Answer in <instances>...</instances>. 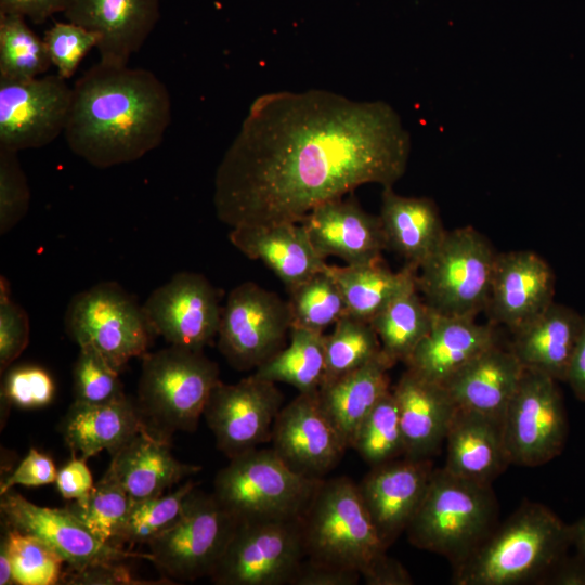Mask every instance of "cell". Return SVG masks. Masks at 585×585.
Instances as JSON below:
<instances>
[{
	"label": "cell",
	"instance_id": "cell-1",
	"mask_svg": "<svg viewBox=\"0 0 585 585\" xmlns=\"http://www.w3.org/2000/svg\"><path fill=\"white\" fill-rule=\"evenodd\" d=\"M411 138L382 101L323 89L256 98L214 176L213 207L231 227L301 223L316 206L406 171Z\"/></svg>",
	"mask_w": 585,
	"mask_h": 585
},
{
	"label": "cell",
	"instance_id": "cell-2",
	"mask_svg": "<svg viewBox=\"0 0 585 585\" xmlns=\"http://www.w3.org/2000/svg\"><path fill=\"white\" fill-rule=\"evenodd\" d=\"M170 122V93L154 73L99 62L73 87L63 134L75 155L105 169L158 147Z\"/></svg>",
	"mask_w": 585,
	"mask_h": 585
},
{
	"label": "cell",
	"instance_id": "cell-3",
	"mask_svg": "<svg viewBox=\"0 0 585 585\" xmlns=\"http://www.w3.org/2000/svg\"><path fill=\"white\" fill-rule=\"evenodd\" d=\"M571 546V525L545 505L525 502L454 568L453 583H540Z\"/></svg>",
	"mask_w": 585,
	"mask_h": 585
},
{
	"label": "cell",
	"instance_id": "cell-4",
	"mask_svg": "<svg viewBox=\"0 0 585 585\" xmlns=\"http://www.w3.org/2000/svg\"><path fill=\"white\" fill-rule=\"evenodd\" d=\"M498 506L491 484L434 469L406 533L417 548L465 561L497 525Z\"/></svg>",
	"mask_w": 585,
	"mask_h": 585
},
{
	"label": "cell",
	"instance_id": "cell-5",
	"mask_svg": "<svg viewBox=\"0 0 585 585\" xmlns=\"http://www.w3.org/2000/svg\"><path fill=\"white\" fill-rule=\"evenodd\" d=\"M219 381V367L204 350L169 344L143 355L136 404L150 429L170 439L197 428Z\"/></svg>",
	"mask_w": 585,
	"mask_h": 585
},
{
	"label": "cell",
	"instance_id": "cell-6",
	"mask_svg": "<svg viewBox=\"0 0 585 585\" xmlns=\"http://www.w3.org/2000/svg\"><path fill=\"white\" fill-rule=\"evenodd\" d=\"M307 559L362 572L387 548L366 510L358 483L348 477L317 485L302 517Z\"/></svg>",
	"mask_w": 585,
	"mask_h": 585
},
{
	"label": "cell",
	"instance_id": "cell-7",
	"mask_svg": "<svg viewBox=\"0 0 585 585\" xmlns=\"http://www.w3.org/2000/svg\"><path fill=\"white\" fill-rule=\"evenodd\" d=\"M321 481L294 471L273 448L256 447L218 471L212 495L237 522L297 519Z\"/></svg>",
	"mask_w": 585,
	"mask_h": 585
},
{
	"label": "cell",
	"instance_id": "cell-8",
	"mask_svg": "<svg viewBox=\"0 0 585 585\" xmlns=\"http://www.w3.org/2000/svg\"><path fill=\"white\" fill-rule=\"evenodd\" d=\"M497 253L471 226L446 231L418 268L417 289L435 314L476 318L485 311Z\"/></svg>",
	"mask_w": 585,
	"mask_h": 585
},
{
	"label": "cell",
	"instance_id": "cell-9",
	"mask_svg": "<svg viewBox=\"0 0 585 585\" xmlns=\"http://www.w3.org/2000/svg\"><path fill=\"white\" fill-rule=\"evenodd\" d=\"M65 330L79 346L99 351L121 370L147 353L156 336L143 306L117 283H99L73 297L65 313Z\"/></svg>",
	"mask_w": 585,
	"mask_h": 585
},
{
	"label": "cell",
	"instance_id": "cell-10",
	"mask_svg": "<svg viewBox=\"0 0 585 585\" xmlns=\"http://www.w3.org/2000/svg\"><path fill=\"white\" fill-rule=\"evenodd\" d=\"M306 558L301 518L240 521L209 577L217 585H291Z\"/></svg>",
	"mask_w": 585,
	"mask_h": 585
},
{
	"label": "cell",
	"instance_id": "cell-11",
	"mask_svg": "<svg viewBox=\"0 0 585 585\" xmlns=\"http://www.w3.org/2000/svg\"><path fill=\"white\" fill-rule=\"evenodd\" d=\"M236 524L212 494L195 487L179 519L147 544L150 561L166 578L195 581L210 576Z\"/></svg>",
	"mask_w": 585,
	"mask_h": 585
},
{
	"label": "cell",
	"instance_id": "cell-12",
	"mask_svg": "<svg viewBox=\"0 0 585 585\" xmlns=\"http://www.w3.org/2000/svg\"><path fill=\"white\" fill-rule=\"evenodd\" d=\"M557 380L523 369L503 417V435L510 464L536 467L561 454L568 419Z\"/></svg>",
	"mask_w": 585,
	"mask_h": 585
},
{
	"label": "cell",
	"instance_id": "cell-13",
	"mask_svg": "<svg viewBox=\"0 0 585 585\" xmlns=\"http://www.w3.org/2000/svg\"><path fill=\"white\" fill-rule=\"evenodd\" d=\"M290 328L287 301L245 282L230 291L222 308L218 347L234 368H257L285 347Z\"/></svg>",
	"mask_w": 585,
	"mask_h": 585
},
{
	"label": "cell",
	"instance_id": "cell-14",
	"mask_svg": "<svg viewBox=\"0 0 585 585\" xmlns=\"http://www.w3.org/2000/svg\"><path fill=\"white\" fill-rule=\"evenodd\" d=\"M73 88L57 74L29 80L0 78V147L39 148L64 133Z\"/></svg>",
	"mask_w": 585,
	"mask_h": 585
},
{
	"label": "cell",
	"instance_id": "cell-15",
	"mask_svg": "<svg viewBox=\"0 0 585 585\" xmlns=\"http://www.w3.org/2000/svg\"><path fill=\"white\" fill-rule=\"evenodd\" d=\"M283 401L275 382L251 374L236 384L220 380L208 398L203 416L217 447L232 458L271 441Z\"/></svg>",
	"mask_w": 585,
	"mask_h": 585
},
{
	"label": "cell",
	"instance_id": "cell-16",
	"mask_svg": "<svg viewBox=\"0 0 585 585\" xmlns=\"http://www.w3.org/2000/svg\"><path fill=\"white\" fill-rule=\"evenodd\" d=\"M143 309L155 335L170 346L204 350L218 337V291L202 274H174L148 296Z\"/></svg>",
	"mask_w": 585,
	"mask_h": 585
},
{
	"label": "cell",
	"instance_id": "cell-17",
	"mask_svg": "<svg viewBox=\"0 0 585 585\" xmlns=\"http://www.w3.org/2000/svg\"><path fill=\"white\" fill-rule=\"evenodd\" d=\"M4 525L35 535L54 548L72 570L131 558L151 559L150 554L133 552L103 543L66 507L50 508L34 504L12 490L0 495Z\"/></svg>",
	"mask_w": 585,
	"mask_h": 585
},
{
	"label": "cell",
	"instance_id": "cell-18",
	"mask_svg": "<svg viewBox=\"0 0 585 585\" xmlns=\"http://www.w3.org/2000/svg\"><path fill=\"white\" fill-rule=\"evenodd\" d=\"M272 448L294 471L323 479L348 446L322 408L317 392L299 393L283 406L274 421Z\"/></svg>",
	"mask_w": 585,
	"mask_h": 585
},
{
	"label": "cell",
	"instance_id": "cell-19",
	"mask_svg": "<svg viewBox=\"0 0 585 585\" xmlns=\"http://www.w3.org/2000/svg\"><path fill=\"white\" fill-rule=\"evenodd\" d=\"M433 470L430 459L404 457L373 466L358 483L362 500L387 549L406 531Z\"/></svg>",
	"mask_w": 585,
	"mask_h": 585
},
{
	"label": "cell",
	"instance_id": "cell-20",
	"mask_svg": "<svg viewBox=\"0 0 585 585\" xmlns=\"http://www.w3.org/2000/svg\"><path fill=\"white\" fill-rule=\"evenodd\" d=\"M555 286L552 269L537 253L498 252L485 308L489 322L514 332L555 301Z\"/></svg>",
	"mask_w": 585,
	"mask_h": 585
},
{
	"label": "cell",
	"instance_id": "cell-21",
	"mask_svg": "<svg viewBox=\"0 0 585 585\" xmlns=\"http://www.w3.org/2000/svg\"><path fill=\"white\" fill-rule=\"evenodd\" d=\"M63 15L99 36V62L128 65L158 23L160 0H66Z\"/></svg>",
	"mask_w": 585,
	"mask_h": 585
},
{
	"label": "cell",
	"instance_id": "cell-22",
	"mask_svg": "<svg viewBox=\"0 0 585 585\" xmlns=\"http://www.w3.org/2000/svg\"><path fill=\"white\" fill-rule=\"evenodd\" d=\"M301 223L323 259L335 256L349 265L365 264L381 260L387 249L379 216L365 211L352 196L316 206Z\"/></svg>",
	"mask_w": 585,
	"mask_h": 585
},
{
	"label": "cell",
	"instance_id": "cell-23",
	"mask_svg": "<svg viewBox=\"0 0 585 585\" xmlns=\"http://www.w3.org/2000/svg\"><path fill=\"white\" fill-rule=\"evenodd\" d=\"M229 239L249 259L262 261L288 290L328 266L302 223L236 226Z\"/></svg>",
	"mask_w": 585,
	"mask_h": 585
},
{
	"label": "cell",
	"instance_id": "cell-24",
	"mask_svg": "<svg viewBox=\"0 0 585 585\" xmlns=\"http://www.w3.org/2000/svg\"><path fill=\"white\" fill-rule=\"evenodd\" d=\"M404 439V457L430 459L445 442L456 405L443 385L406 368L392 389Z\"/></svg>",
	"mask_w": 585,
	"mask_h": 585
},
{
	"label": "cell",
	"instance_id": "cell-25",
	"mask_svg": "<svg viewBox=\"0 0 585 585\" xmlns=\"http://www.w3.org/2000/svg\"><path fill=\"white\" fill-rule=\"evenodd\" d=\"M496 325L435 314L431 329L405 362L417 375L444 385L454 374L498 343Z\"/></svg>",
	"mask_w": 585,
	"mask_h": 585
},
{
	"label": "cell",
	"instance_id": "cell-26",
	"mask_svg": "<svg viewBox=\"0 0 585 585\" xmlns=\"http://www.w3.org/2000/svg\"><path fill=\"white\" fill-rule=\"evenodd\" d=\"M202 469L178 460L171 454L169 439L146 429L112 453L105 474L117 481L132 500H142L162 495Z\"/></svg>",
	"mask_w": 585,
	"mask_h": 585
},
{
	"label": "cell",
	"instance_id": "cell-27",
	"mask_svg": "<svg viewBox=\"0 0 585 585\" xmlns=\"http://www.w3.org/2000/svg\"><path fill=\"white\" fill-rule=\"evenodd\" d=\"M582 324V314L554 301L542 313L511 332L509 349L523 368L566 382Z\"/></svg>",
	"mask_w": 585,
	"mask_h": 585
},
{
	"label": "cell",
	"instance_id": "cell-28",
	"mask_svg": "<svg viewBox=\"0 0 585 585\" xmlns=\"http://www.w3.org/2000/svg\"><path fill=\"white\" fill-rule=\"evenodd\" d=\"M445 442L443 468L457 477L492 484L510 465L500 419L456 406Z\"/></svg>",
	"mask_w": 585,
	"mask_h": 585
},
{
	"label": "cell",
	"instance_id": "cell-29",
	"mask_svg": "<svg viewBox=\"0 0 585 585\" xmlns=\"http://www.w3.org/2000/svg\"><path fill=\"white\" fill-rule=\"evenodd\" d=\"M523 369L510 349L497 343L470 361L443 386L457 407L503 420Z\"/></svg>",
	"mask_w": 585,
	"mask_h": 585
},
{
	"label": "cell",
	"instance_id": "cell-30",
	"mask_svg": "<svg viewBox=\"0 0 585 585\" xmlns=\"http://www.w3.org/2000/svg\"><path fill=\"white\" fill-rule=\"evenodd\" d=\"M61 427L72 453L79 452L86 459L105 450L112 454L139 432L150 429L136 402L126 394L101 404L74 402Z\"/></svg>",
	"mask_w": 585,
	"mask_h": 585
},
{
	"label": "cell",
	"instance_id": "cell-31",
	"mask_svg": "<svg viewBox=\"0 0 585 585\" xmlns=\"http://www.w3.org/2000/svg\"><path fill=\"white\" fill-rule=\"evenodd\" d=\"M382 188L378 216L387 249L418 270L446 234L439 209L430 198L402 196L392 186Z\"/></svg>",
	"mask_w": 585,
	"mask_h": 585
},
{
	"label": "cell",
	"instance_id": "cell-32",
	"mask_svg": "<svg viewBox=\"0 0 585 585\" xmlns=\"http://www.w3.org/2000/svg\"><path fill=\"white\" fill-rule=\"evenodd\" d=\"M392 366L380 353L366 365L323 384L318 389L320 404L348 448L361 422L391 389L388 372Z\"/></svg>",
	"mask_w": 585,
	"mask_h": 585
},
{
	"label": "cell",
	"instance_id": "cell-33",
	"mask_svg": "<svg viewBox=\"0 0 585 585\" xmlns=\"http://www.w3.org/2000/svg\"><path fill=\"white\" fill-rule=\"evenodd\" d=\"M346 302L348 315L370 322L393 299L416 285L417 270L392 272L381 260L346 266L328 265Z\"/></svg>",
	"mask_w": 585,
	"mask_h": 585
},
{
	"label": "cell",
	"instance_id": "cell-34",
	"mask_svg": "<svg viewBox=\"0 0 585 585\" xmlns=\"http://www.w3.org/2000/svg\"><path fill=\"white\" fill-rule=\"evenodd\" d=\"M435 313L413 286L393 299L369 322L381 353L394 365L405 363L432 327Z\"/></svg>",
	"mask_w": 585,
	"mask_h": 585
},
{
	"label": "cell",
	"instance_id": "cell-35",
	"mask_svg": "<svg viewBox=\"0 0 585 585\" xmlns=\"http://www.w3.org/2000/svg\"><path fill=\"white\" fill-rule=\"evenodd\" d=\"M290 342L256 368L255 376L295 387L299 393L317 392L325 375V334L290 328Z\"/></svg>",
	"mask_w": 585,
	"mask_h": 585
},
{
	"label": "cell",
	"instance_id": "cell-36",
	"mask_svg": "<svg viewBox=\"0 0 585 585\" xmlns=\"http://www.w3.org/2000/svg\"><path fill=\"white\" fill-rule=\"evenodd\" d=\"M288 291L291 328L324 333L348 314L342 294L328 266Z\"/></svg>",
	"mask_w": 585,
	"mask_h": 585
},
{
	"label": "cell",
	"instance_id": "cell-37",
	"mask_svg": "<svg viewBox=\"0 0 585 585\" xmlns=\"http://www.w3.org/2000/svg\"><path fill=\"white\" fill-rule=\"evenodd\" d=\"M52 66L43 38L17 14L0 13V78L29 80Z\"/></svg>",
	"mask_w": 585,
	"mask_h": 585
},
{
	"label": "cell",
	"instance_id": "cell-38",
	"mask_svg": "<svg viewBox=\"0 0 585 585\" xmlns=\"http://www.w3.org/2000/svg\"><path fill=\"white\" fill-rule=\"evenodd\" d=\"M380 353L381 344L372 324L344 315L334 325L333 332L325 335L322 385L366 365Z\"/></svg>",
	"mask_w": 585,
	"mask_h": 585
},
{
	"label": "cell",
	"instance_id": "cell-39",
	"mask_svg": "<svg viewBox=\"0 0 585 585\" xmlns=\"http://www.w3.org/2000/svg\"><path fill=\"white\" fill-rule=\"evenodd\" d=\"M132 503L123 487L104 473L86 497L74 500L66 508L98 540L115 545Z\"/></svg>",
	"mask_w": 585,
	"mask_h": 585
},
{
	"label": "cell",
	"instance_id": "cell-40",
	"mask_svg": "<svg viewBox=\"0 0 585 585\" xmlns=\"http://www.w3.org/2000/svg\"><path fill=\"white\" fill-rule=\"evenodd\" d=\"M350 448L355 450L372 467L404 456V439L392 389L361 422Z\"/></svg>",
	"mask_w": 585,
	"mask_h": 585
},
{
	"label": "cell",
	"instance_id": "cell-41",
	"mask_svg": "<svg viewBox=\"0 0 585 585\" xmlns=\"http://www.w3.org/2000/svg\"><path fill=\"white\" fill-rule=\"evenodd\" d=\"M195 487L196 484L187 480L167 495L133 500L115 545L122 547V544L152 542L179 519L188 495Z\"/></svg>",
	"mask_w": 585,
	"mask_h": 585
},
{
	"label": "cell",
	"instance_id": "cell-42",
	"mask_svg": "<svg viewBox=\"0 0 585 585\" xmlns=\"http://www.w3.org/2000/svg\"><path fill=\"white\" fill-rule=\"evenodd\" d=\"M15 584L55 585L62 577L61 555L41 538L5 525Z\"/></svg>",
	"mask_w": 585,
	"mask_h": 585
},
{
	"label": "cell",
	"instance_id": "cell-43",
	"mask_svg": "<svg viewBox=\"0 0 585 585\" xmlns=\"http://www.w3.org/2000/svg\"><path fill=\"white\" fill-rule=\"evenodd\" d=\"M80 351L73 368L74 402L101 404L125 395L119 372L89 346Z\"/></svg>",
	"mask_w": 585,
	"mask_h": 585
},
{
	"label": "cell",
	"instance_id": "cell-44",
	"mask_svg": "<svg viewBox=\"0 0 585 585\" xmlns=\"http://www.w3.org/2000/svg\"><path fill=\"white\" fill-rule=\"evenodd\" d=\"M43 41L56 74L67 80L88 52L98 47L99 36L67 21L54 23L44 32Z\"/></svg>",
	"mask_w": 585,
	"mask_h": 585
},
{
	"label": "cell",
	"instance_id": "cell-45",
	"mask_svg": "<svg viewBox=\"0 0 585 585\" xmlns=\"http://www.w3.org/2000/svg\"><path fill=\"white\" fill-rule=\"evenodd\" d=\"M30 188L17 152L0 147V234L10 232L26 216Z\"/></svg>",
	"mask_w": 585,
	"mask_h": 585
},
{
	"label": "cell",
	"instance_id": "cell-46",
	"mask_svg": "<svg viewBox=\"0 0 585 585\" xmlns=\"http://www.w3.org/2000/svg\"><path fill=\"white\" fill-rule=\"evenodd\" d=\"M55 393L54 380L40 366L23 365L12 368L4 378L1 401L24 410L49 405Z\"/></svg>",
	"mask_w": 585,
	"mask_h": 585
},
{
	"label": "cell",
	"instance_id": "cell-47",
	"mask_svg": "<svg viewBox=\"0 0 585 585\" xmlns=\"http://www.w3.org/2000/svg\"><path fill=\"white\" fill-rule=\"evenodd\" d=\"M30 324L26 311L11 298L9 281L0 278V369L21 355L29 341Z\"/></svg>",
	"mask_w": 585,
	"mask_h": 585
},
{
	"label": "cell",
	"instance_id": "cell-48",
	"mask_svg": "<svg viewBox=\"0 0 585 585\" xmlns=\"http://www.w3.org/2000/svg\"><path fill=\"white\" fill-rule=\"evenodd\" d=\"M57 472L50 456L30 447L15 470L1 482L0 495L15 485L42 486L55 483Z\"/></svg>",
	"mask_w": 585,
	"mask_h": 585
},
{
	"label": "cell",
	"instance_id": "cell-49",
	"mask_svg": "<svg viewBox=\"0 0 585 585\" xmlns=\"http://www.w3.org/2000/svg\"><path fill=\"white\" fill-rule=\"evenodd\" d=\"M60 584L70 585H134L146 584L135 580L123 562H107L89 566L81 570L63 573Z\"/></svg>",
	"mask_w": 585,
	"mask_h": 585
},
{
	"label": "cell",
	"instance_id": "cell-50",
	"mask_svg": "<svg viewBox=\"0 0 585 585\" xmlns=\"http://www.w3.org/2000/svg\"><path fill=\"white\" fill-rule=\"evenodd\" d=\"M362 578L355 570L342 569L304 559L291 585H356Z\"/></svg>",
	"mask_w": 585,
	"mask_h": 585
},
{
	"label": "cell",
	"instance_id": "cell-51",
	"mask_svg": "<svg viewBox=\"0 0 585 585\" xmlns=\"http://www.w3.org/2000/svg\"><path fill=\"white\" fill-rule=\"evenodd\" d=\"M55 483L65 499L76 500L86 497L94 486L86 458L73 457L58 470Z\"/></svg>",
	"mask_w": 585,
	"mask_h": 585
},
{
	"label": "cell",
	"instance_id": "cell-52",
	"mask_svg": "<svg viewBox=\"0 0 585 585\" xmlns=\"http://www.w3.org/2000/svg\"><path fill=\"white\" fill-rule=\"evenodd\" d=\"M367 585H412L414 583L405 567L387 552L376 558L361 574Z\"/></svg>",
	"mask_w": 585,
	"mask_h": 585
},
{
	"label": "cell",
	"instance_id": "cell-53",
	"mask_svg": "<svg viewBox=\"0 0 585 585\" xmlns=\"http://www.w3.org/2000/svg\"><path fill=\"white\" fill-rule=\"evenodd\" d=\"M66 0H0V13L17 14L41 24L55 13H63Z\"/></svg>",
	"mask_w": 585,
	"mask_h": 585
},
{
	"label": "cell",
	"instance_id": "cell-54",
	"mask_svg": "<svg viewBox=\"0 0 585 585\" xmlns=\"http://www.w3.org/2000/svg\"><path fill=\"white\" fill-rule=\"evenodd\" d=\"M540 583L585 585V559L577 552L571 558L567 554Z\"/></svg>",
	"mask_w": 585,
	"mask_h": 585
},
{
	"label": "cell",
	"instance_id": "cell-55",
	"mask_svg": "<svg viewBox=\"0 0 585 585\" xmlns=\"http://www.w3.org/2000/svg\"><path fill=\"white\" fill-rule=\"evenodd\" d=\"M566 382L577 400L585 402V315L581 333L570 362Z\"/></svg>",
	"mask_w": 585,
	"mask_h": 585
},
{
	"label": "cell",
	"instance_id": "cell-56",
	"mask_svg": "<svg viewBox=\"0 0 585 585\" xmlns=\"http://www.w3.org/2000/svg\"><path fill=\"white\" fill-rule=\"evenodd\" d=\"M15 584L12 572V563L9 551V538L5 530L0 544V585Z\"/></svg>",
	"mask_w": 585,
	"mask_h": 585
},
{
	"label": "cell",
	"instance_id": "cell-57",
	"mask_svg": "<svg viewBox=\"0 0 585 585\" xmlns=\"http://www.w3.org/2000/svg\"><path fill=\"white\" fill-rule=\"evenodd\" d=\"M571 530L572 546H574L576 552L585 559V515L575 523L571 524Z\"/></svg>",
	"mask_w": 585,
	"mask_h": 585
}]
</instances>
